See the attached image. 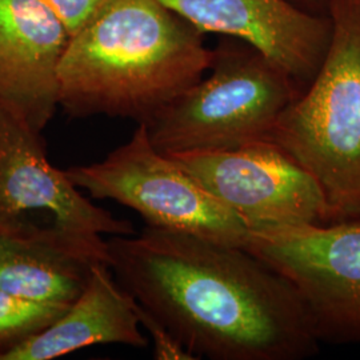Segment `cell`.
I'll return each mask as SVG.
<instances>
[{
	"label": "cell",
	"instance_id": "cell-1",
	"mask_svg": "<svg viewBox=\"0 0 360 360\" xmlns=\"http://www.w3.org/2000/svg\"><path fill=\"white\" fill-rule=\"evenodd\" d=\"M116 282L193 359L302 360L321 342L294 287L245 248L146 226L107 240Z\"/></svg>",
	"mask_w": 360,
	"mask_h": 360
},
{
	"label": "cell",
	"instance_id": "cell-2",
	"mask_svg": "<svg viewBox=\"0 0 360 360\" xmlns=\"http://www.w3.org/2000/svg\"><path fill=\"white\" fill-rule=\"evenodd\" d=\"M203 32L160 0H104L70 37L59 67V105L71 117L147 124L206 75Z\"/></svg>",
	"mask_w": 360,
	"mask_h": 360
},
{
	"label": "cell",
	"instance_id": "cell-3",
	"mask_svg": "<svg viewBox=\"0 0 360 360\" xmlns=\"http://www.w3.org/2000/svg\"><path fill=\"white\" fill-rule=\"evenodd\" d=\"M327 15L333 34L322 65L267 142L309 171L330 223H339L360 220V0H328Z\"/></svg>",
	"mask_w": 360,
	"mask_h": 360
},
{
	"label": "cell",
	"instance_id": "cell-4",
	"mask_svg": "<svg viewBox=\"0 0 360 360\" xmlns=\"http://www.w3.org/2000/svg\"><path fill=\"white\" fill-rule=\"evenodd\" d=\"M236 40L212 50L208 77L146 124L156 150L223 151L267 142L278 117L302 90L257 49Z\"/></svg>",
	"mask_w": 360,
	"mask_h": 360
},
{
	"label": "cell",
	"instance_id": "cell-5",
	"mask_svg": "<svg viewBox=\"0 0 360 360\" xmlns=\"http://www.w3.org/2000/svg\"><path fill=\"white\" fill-rule=\"evenodd\" d=\"M79 190L136 211L147 226L245 248L250 229L150 141L138 124L103 160L65 171Z\"/></svg>",
	"mask_w": 360,
	"mask_h": 360
},
{
	"label": "cell",
	"instance_id": "cell-6",
	"mask_svg": "<svg viewBox=\"0 0 360 360\" xmlns=\"http://www.w3.org/2000/svg\"><path fill=\"white\" fill-rule=\"evenodd\" d=\"M245 248L294 287L321 343L360 345V220L251 230Z\"/></svg>",
	"mask_w": 360,
	"mask_h": 360
},
{
	"label": "cell",
	"instance_id": "cell-7",
	"mask_svg": "<svg viewBox=\"0 0 360 360\" xmlns=\"http://www.w3.org/2000/svg\"><path fill=\"white\" fill-rule=\"evenodd\" d=\"M166 155L250 231L330 223L318 181L274 143Z\"/></svg>",
	"mask_w": 360,
	"mask_h": 360
},
{
	"label": "cell",
	"instance_id": "cell-8",
	"mask_svg": "<svg viewBox=\"0 0 360 360\" xmlns=\"http://www.w3.org/2000/svg\"><path fill=\"white\" fill-rule=\"evenodd\" d=\"M32 211H44L56 226L92 236L135 232L127 220L94 206L65 171L50 163L41 134L0 105V229L26 221Z\"/></svg>",
	"mask_w": 360,
	"mask_h": 360
},
{
	"label": "cell",
	"instance_id": "cell-9",
	"mask_svg": "<svg viewBox=\"0 0 360 360\" xmlns=\"http://www.w3.org/2000/svg\"><path fill=\"white\" fill-rule=\"evenodd\" d=\"M199 31L239 39L281 67L303 91L330 46L328 15L306 13L290 0H160Z\"/></svg>",
	"mask_w": 360,
	"mask_h": 360
},
{
	"label": "cell",
	"instance_id": "cell-10",
	"mask_svg": "<svg viewBox=\"0 0 360 360\" xmlns=\"http://www.w3.org/2000/svg\"><path fill=\"white\" fill-rule=\"evenodd\" d=\"M70 34L40 0H0V105L37 132L59 107V67Z\"/></svg>",
	"mask_w": 360,
	"mask_h": 360
},
{
	"label": "cell",
	"instance_id": "cell-11",
	"mask_svg": "<svg viewBox=\"0 0 360 360\" xmlns=\"http://www.w3.org/2000/svg\"><path fill=\"white\" fill-rule=\"evenodd\" d=\"M101 263L108 264L103 236L28 220L0 229V290L13 295L70 306Z\"/></svg>",
	"mask_w": 360,
	"mask_h": 360
},
{
	"label": "cell",
	"instance_id": "cell-12",
	"mask_svg": "<svg viewBox=\"0 0 360 360\" xmlns=\"http://www.w3.org/2000/svg\"><path fill=\"white\" fill-rule=\"evenodd\" d=\"M134 297L116 282L107 263L96 264L84 291L65 312L0 360H52L96 345L143 348L148 340L139 328Z\"/></svg>",
	"mask_w": 360,
	"mask_h": 360
},
{
	"label": "cell",
	"instance_id": "cell-13",
	"mask_svg": "<svg viewBox=\"0 0 360 360\" xmlns=\"http://www.w3.org/2000/svg\"><path fill=\"white\" fill-rule=\"evenodd\" d=\"M67 307L34 302L0 290V356L55 322Z\"/></svg>",
	"mask_w": 360,
	"mask_h": 360
},
{
	"label": "cell",
	"instance_id": "cell-14",
	"mask_svg": "<svg viewBox=\"0 0 360 360\" xmlns=\"http://www.w3.org/2000/svg\"><path fill=\"white\" fill-rule=\"evenodd\" d=\"M65 25L70 37L87 23L104 0H40Z\"/></svg>",
	"mask_w": 360,
	"mask_h": 360
},
{
	"label": "cell",
	"instance_id": "cell-15",
	"mask_svg": "<svg viewBox=\"0 0 360 360\" xmlns=\"http://www.w3.org/2000/svg\"><path fill=\"white\" fill-rule=\"evenodd\" d=\"M290 1L306 13L327 15L328 0H290Z\"/></svg>",
	"mask_w": 360,
	"mask_h": 360
}]
</instances>
